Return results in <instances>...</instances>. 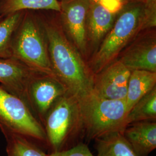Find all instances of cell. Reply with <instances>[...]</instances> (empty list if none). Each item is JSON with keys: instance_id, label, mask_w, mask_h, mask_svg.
<instances>
[{"instance_id": "6da1fadb", "label": "cell", "mask_w": 156, "mask_h": 156, "mask_svg": "<svg viewBox=\"0 0 156 156\" xmlns=\"http://www.w3.org/2000/svg\"><path fill=\"white\" fill-rule=\"evenodd\" d=\"M45 31L51 66L56 79L76 98L91 91L94 79L62 31L53 24H46Z\"/></svg>"}, {"instance_id": "7a4b0ae2", "label": "cell", "mask_w": 156, "mask_h": 156, "mask_svg": "<svg viewBox=\"0 0 156 156\" xmlns=\"http://www.w3.org/2000/svg\"><path fill=\"white\" fill-rule=\"evenodd\" d=\"M77 98L83 129L90 140L112 132L123 133L127 126L125 100L105 98L93 89Z\"/></svg>"}, {"instance_id": "3957f363", "label": "cell", "mask_w": 156, "mask_h": 156, "mask_svg": "<svg viewBox=\"0 0 156 156\" xmlns=\"http://www.w3.org/2000/svg\"><path fill=\"white\" fill-rule=\"evenodd\" d=\"M144 2H128L119 12L120 14L117 20L93 58V68L96 72L109 66L128 42L144 30Z\"/></svg>"}, {"instance_id": "277c9868", "label": "cell", "mask_w": 156, "mask_h": 156, "mask_svg": "<svg viewBox=\"0 0 156 156\" xmlns=\"http://www.w3.org/2000/svg\"><path fill=\"white\" fill-rule=\"evenodd\" d=\"M47 44L39 24L34 17L27 15L17 28L12 41V57L33 71L55 78Z\"/></svg>"}, {"instance_id": "5b68a950", "label": "cell", "mask_w": 156, "mask_h": 156, "mask_svg": "<svg viewBox=\"0 0 156 156\" xmlns=\"http://www.w3.org/2000/svg\"><path fill=\"white\" fill-rule=\"evenodd\" d=\"M43 127L51 151L64 149L73 136L83 129L78 98L68 91L59 98L47 113Z\"/></svg>"}, {"instance_id": "8992f818", "label": "cell", "mask_w": 156, "mask_h": 156, "mask_svg": "<svg viewBox=\"0 0 156 156\" xmlns=\"http://www.w3.org/2000/svg\"><path fill=\"white\" fill-rule=\"evenodd\" d=\"M0 128L46 143L45 129L22 98L0 86Z\"/></svg>"}, {"instance_id": "52a82bcc", "label": "cell", "mask_w": 156, "mask_h": 156, "mask_svg": "<svg viewBox=\"0 0 156 156\" xmlns=\"http://www.w3.org/2000/svg\"><path fill=\"white\" fill-rule=\"evenodd\" d=\"M67 90L57 79L49 76L34 77L27 89V103L35 113V117L43 126L45 117L57 100Z\"/></svg>"}, {"instance_id": "ba28073f", "label": "cell", "mask_w": 156, "mask_h": 156, "mask_svg": "<svg viewBox=\"0 0 156 156\" xmlns=\"http://www.w3.org/2000/svg\"><path fill=\"white\" fill-rule=\"evenodd\" d=\"M60 4L62 20L68 33L78 49L83 53L85 52L89 1L62 0Z\"/></svg>"}, {"instance_id": "9c48e42d", "label": "cell", "mask_w": 156, "mask_h": 156, "mask_svg": "<svg viewBox=\"0 0 156 156\" xmlns=\"http://www.w3.org/2000/svg\"><path fill=\"white\" fill-rule=\"evenodd\" d=\"M131 73L119 60L110 64L94 80L93 90L105 98L125 100Z\"/></svg>"}, {"instance_id": "30bf717a", "label": "cell", "mask_w": 156, "mask_h": 156, "mask_svg": "<svg viewBox=\"0 0 156 156\" xmlns=\"http://www.w3.org/2000/svg\"><path fill=\"white\" fill-rule=\"evenodd\" d=\"M32 71L13 58H0V83L4 89L26 103L27 87L34 78Z\"/></svg>"}, {"instance_id": "8fae6325", "label": "cell", "mask_w": 156, "mask_h": 156, "mask_svg": "<svg viewBox=\"0 0 156 156\" xmlns=\"http://www.w3.org/2000/svg\"><path fill=\"white\" fill-rule=\"evenodd\" d=\"M123 134L139 156H147L156 149V123L154 120L131 123Z\"/></svg>"}, {"instance_id": "7c38bea8", "label": "cell", "mask_w": 156, "mask_h": 156, "mask_svg": "<svg viewBox=\"0 0 156 156\" xmlns=\"http://www.w3.org/2000/svg\"><path fill=\"white\" fill-rule=\"evenodd\" d=\"M119 61L131 71L146 70L156 73V40L146 39L133 45Z\"/></svg>"}, {"instance_id": "4fadbf2b", "label": "cell", "mask_w": 156, "mask_h": 156, "mask_svg": "<svg viewBox=\"0 0 156 156\" xmlns=\"http://www.w3.org/2000/svg\"><path fill=\"white\" fill-rule=\"evenodd\" d=\"M117 14L98 4L90 2L87 17V33L93 42H98L110 31Z\"/></svg>"}, {"instance_id": "5bb4252c", "label": "cell", "mask_w": 156, "mask_h": 156, "mask_svg": "<svg viewBox=\"0 0 156 156\" xmlns=\"http://www.w3.org/2000/svg\"><path fill=\"white\" fill-rule=\"evenodd\" d=\"M156 73L146 70L131 71L125 99L128 112L145 94L156 87Z\"/></svg>"}, {"instance_id": "9a60e30c", "label": "cell", "mask_w": 156, "mask_h": 156, "mask_svg": "<svg viewBox=\"0 0 156 156\" xmlns=\"http://www.w3.org/2000/svg\"><path fill=\"white\" fill-rule=\"evenodd\" d=\"M95 140L97 156H140L126 140L122 132H112Z\"/></svg>"}, {"instance_id": "2e32d148", "label": "cell", "mask_w": 156, "mask_h": 156, "mask_svg": "<svg viewBox=\"0 0 156 156\" xmlns=\"http://www.w3.org/2000/svg\"><path fill=\"white\" fill-rule=\"evenodd\" d=\"M0 129L6 141L7 156H47L32 140L5 128Z\"/></svg>"}, {"instance_id": "e0dca14e", "label": "cell", "mask_w": 156, "mask_h": 156, "mask_svg": "<svg viewBox=\"0 0 156 156\" xmlns=\"http://www.w3.org/2000/svg\"><path fill=\"white\" fill-rule=\"evenodd\" d=\"M57 0H0V16H6L27 9L60 11Z\"/></svg>"}, {"instance_id": "ac0fdd59", "label": "cell", "mask_w": 156, "mask_h": 156, "mask_svg": "<svg viewBox=\"0 0 156 156\" xmlns=\"http://www.w3.org/2000/svg\"><path fill=\"white\" fill-rule=\"evenodd\" d=\"M156 88L145 94L128 112L126 122L127 126L141 121L156 120Z\"/></svg>"}, {"instance_id": "d6986e66", "label": "cell", "mask_w": 156, "mask_h": 156, "mask_svg": "<svg viewBox=\"0 0 156 156\" xmlns=\"http://www.w3.org/2000/svg\"><path fill=\"white\" fill-rule=\"evenodd\" d=\"M23 17V12L5 16L0 22V58H12V41Z\"/></svg>"}, {"instance_id": "ffe728a7", "label": "cell", "mask_w": 156, "mask_h": 156, "mask_svg": "<svg viewBox=\"0 0 156 156\" xmlns=\"http://www.w3.org/2000/svg\"><path fill=\"white\" fill-rule=\"evenodd\" d=\"M144 30L156 27V0H146L143 8Z\"/></svg>"}, {"instance_id": "44dd1931", "label": "cell", "mask_w": 156, "mask_h": 156, "mask_svg": "<svg viewBox=\"0 0 156 156\" xmlns=\"http://www.w3.org/2000/svg\"><path fill=\"white\" fill-rule=\"evenodd\" d=\"M47 156H94L90 151L88 146L83 143L68 149L62 151H53Z\"/></svg>"}, {"instance_id": "7402d4cb", "label": "cell", "mask_w": 156, "mask_h": 156, "mask_svg": "<svg viewBox=\"0 0 156 156\" xmlns=\"http://www.w3.org/2000/svg\"><path fill=\"white\" fill-rule=\"evenodd\" d=\"M90 2L98 4L113 13L117 14L127 3L125 0H89Z\"/></svg>"}, {"instance_id": "603a6c76", "label": "cell", "mask_w": 156, "mask_h": 156, "mask_svg": "<svg viewBox=\"0 0 156 156\" xmlns=\"http://www.w3.org/2000/svg\"><path fill=\"white\" fill-rule=\"evenodd\" d=\"M127 3L128 2H145L146 0H125Z\"/></svg>"}]
</instances>
